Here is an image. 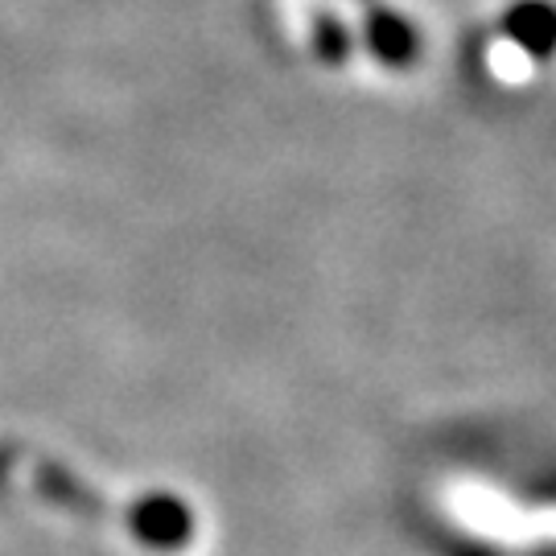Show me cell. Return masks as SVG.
<instances>
[{
    "label": "cell",
    "instance_id": "obj_3",
    "mask_svg": "<svg viewBox=\"0 0 556 556\" xmlns=\"http://www.w3.org/2000/svg\"><path fill=\"white\" fill-rule=\"evenodd\" d=\"M309 46H314V54L326 66H342V62L351 59V29H346V21L338 17V13H330V9H321L318 17H314Z\"/></svg>",
    "mask_w": 556,
    "mask_h": 556
},
{
    "label": "cell",
    "instance_id": "obj_1",
    "mask_svg": "<svg viewBox=\"0 0 556 556\" xmlns=\"http://www.w3.org/2000/svg\"><path fill=\"white\" fill-rule=\"evenodd\" d=\"M367 13H363V41H367V50L376 54L383 66H413L420 54V34L413 21H404L400 13L392 9H383L376 0H367L363 4Z\"/></svg>",
    "mask_w": 556,
    "mask_h": 556
},
{
    "label": "cell",
    "instance_id": "obj_2",
    "mask_svg": "<svg viewBox=\"0 0 556 556\" xmlns=\"http://www.w3.org/2000/svg\"><path fill=\"white\" fill-rule=\"evenodd\" d=\"M507 34H511L519 46H528L532 54H548L556 41V9L536 4V0L516 4V9L507 13Z\"/></svg>",
    "mask_w": 556,
    "mask_h": 556
}]
</instances>
